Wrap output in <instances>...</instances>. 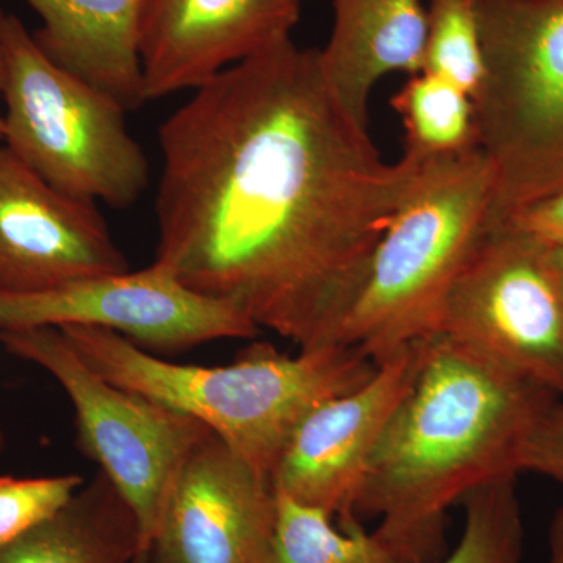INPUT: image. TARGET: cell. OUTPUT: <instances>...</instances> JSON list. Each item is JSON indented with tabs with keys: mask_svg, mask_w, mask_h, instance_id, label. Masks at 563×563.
<instances>
[{
	"mask_svg": "<svg viewBox=\"0 0 563 563\" xmlns=\"http://www.w3.org/2000/svg\"><path fill=\"white\" fill-rule=\"evenodd\" d=\"M158 146L155 262L301 350L332 344L429 162H384L291 38L192 91Z\"/></svg>",
	"mask_w": 563,
	"mask_h": 563,
	"instance_id": "obj_1",
	"label": "cell"
},
{
	"mask_svg": "<svg viewBox=\"0 0 563 563\" xmlns=\"http://www.w3.org/2000/svg\"><path fill=\"white\" fill-rule=\"evenodd\" d=\"M443 333L429 336L413 387L399 404L357 499V521L417 563H439L446 512L470 492L520 473L521 448L558 401Z\"/></svg>",
	"mask_w": 563,
	"mask_h": 563,
	"instance_id": "obj_2",
	"label": "cell"
},
{
	"mask_svg": "<svg viewBox=\"0 0 563 563\" xmlns=\"http://www.w3.org/2000/svg\"><path fill=\"white\" fill-rule=\"evenodd\" d=\"M58 329L103 379L202 422L269 481L306 415L354 390L376 369L361 352L340 344L285 355L257 343L231 365H180L106 329Z\"/></svg>",
	"mask_w": 563,
	"mask_h": 563,
	"instance_id": "obj_3",
	"label": "cell"
},
{
	"mask_svg": "<svg viewBox=\"0 0 563 563\" xmlns=\"http://www.w3.org/2000/svg\"><path fill=\"white\" fill-rule=\"evenodd\" d=\"M495 177L479 147L429 161L374 251L332 344L376 363L439 332L444 301L493 225Z\"/></svg>",
	"mask_w": 563,
	"mask_h": 563,
	"instance_id": "obj_4",
	"label": "cell"
},
{
	"mask_svg": "<svg viewBox=\"0 0 563 563\" xmlns=\"http://www.w3.org/2000/svg\"><path fill=\"white\" fill-rule=\"evenodd\" d=\"M3 146L70 198L129 209L150 185V162L128 109L52 60L13 14L3 24Z\"/></svg>",
	"mask_w": 563,
	"mask_h": 563,
	"instance_id": "obj_5",
	"label": "cell"
},
{
	"mask_svg": "<svg viewBox=\"0 0 563 563\" xmlns=\"http://www.w3.org/2000/svg\"><path fill=\"white\" fill-rule=\"evenodd\" d=\"M476 10L485 70L474 118L495 224L563 188V0H476Z\"/></svg>",
	"mask_w": 563,
	"mask_h": 563,
	"instance_id": "obj_6",
	"label": "cell"
},
{
	"mask_svg": "<svg viewBox=\"0 0 563 563\" xmlns=\"http://www.w3.org/2000/svg\"><path fill=\"white\" fill-rule=\"evenodd\" d=\"M0 343L62 385L76 412L81 450L131 507L146 554L180 466L210 429L103 379L58 328L0 331Z\"/></svg>",
	"mask_w": 563,
	"mask_h": 563,
	"instance_id": "obj_7",
	"label": "cell"
},
{
	"mask_svg": "<svg viewBox=\"0 0 563 563\" xmlns=\"http://www.w3.org/2000/svg\"><path fill=\"white\" fill-rule=\"evenodd\" d=\"M437 333L563 399V288L547 251L488 232L448 292Z\"/></svg>",
	"mask_w": 563,
	"mask_h": 563,
	"instance_id": "obj_8",
	"label": "cell"
},
{
	"mask_svg": "<svg viewBox=\"0 0 563 563\" xmlns=\"http://www.w3.org/2000/svg\"><path fill=\"white\" fill-rule=\"evenodd\" d=\"M87 325L140 347L184 351L217 340L255 339L261 329L229 303L191 290L162 263L31 295H0V331Z\"/></svg>",
	"mask_w": 563,
	"mask_h": 563,
	"instance_id": "obj_9",
	"label": "cell"
},
{
	"mask_svg": "<svg viewBox=\"0 0 563 563\" xmlns=\"http://www.w3.org/2000/svg\"><path fill=\"white\" fill-rule=\"evenodd\" d=\"M429 336L377 363L369 379L314 407L291 433L276 470L274 490L331 515L340 526L354 518L355 499L374 450L413 387Z\"/></svg>",
	"mask_w": 563,
	"mask_h": 563,
	"instance_id": "obj_10",
	"label": "cell"
},
{
	"mask_svg": "<svg viewBox=\"0 0 563 563\" xmlns=\"http://www.w3.org/2000/svg\"><path fill=\"white\" fill-rule=\"evenodd\" d=\"M273 483L209 431L172 485L150 563H266L276 531Z\"/></svg>",
	"mask_w": 563,
	"mask_h": 563,
	"instance_id": "obj_11",
	"label": "cell"
},
{
	"mask_svg": "<svg viewBox=\"0 0 563 563\" xmlns=\"http://www.w3.org/2000/svg\"><path fill=\"white\" fill-rule=\"evenodd\" d=\"M129 272L96 203L70 198L0 146V295Z\"/></svg>",
	"mask_w": 563,
	"mask_h": 563,
	"instance_id": "obj_12",
	"label": "cell"
},
{
	"mask_svg": "<svg viewBox=\"0 0 563 563\" xmlns=\"http://www.w3.org/2000/svg\"><path fill=\"white\" fill-rule=\"evenodd\" d=\"M299 16V0H140L144 99L198 90L290 38Z\"/></svg>",
	"mask_w": 563,
	"mask_h": 563,
	"instance_id": "obj_13",
	"label": "cell"
},
{
	"mask_svg": "<svg viewBox=\"0 0 563 563\" xmlns=\"http://www.w3.org/2000/svg\"><path fill=\"white\" fill-rule=\"evenodd\" d=\"M428 16L421 0H333V27L318 49L322 76L355 120L368 125L374 85L391 73H421Z\"/></svg>",
	"mask_w": 563,
	"mask_h": 563,
	"instance_id": "obj_14",
	"label": "cell"
},
{
	"mask_svg": "<svg viewBox=\"0 0 563 563\" xmlns=\"http://www.w3.org/2000/svg\"><path fill=\"white\" fill-rule=\"evenodd\" d=\"M41 49L128 110L146 102L139 52L140 0H27Z\"/></svg>",
	"mask_w": 563,
	"mask_h": 563,
	"instance_id": "obj_15",
	"label": "cell"
},
{
	"mask_svg": "<svg viewBox=\"0 0 563 563\" xmlns=\"http://www.w3.org/2000/svg\"><path fill=\"white\" fill-rule=\"evenodd\" d=\"M139 521L102 472L54 517L0 550V563H136Z\"/></svg>",
	"mask_w": 563,
	"mask_h": 563,
	"instance_id": "obj_16",
	"label": "cell"
},
{
	"mask_svg": "<svg viewBox=\"0 0 563 563\" xmlns=\"http://www.w3.org/2000/svg\"><path fill=\"white\" fill-rule=\"evenodd\" d=\"M406 129V155L418 161L454 157L477 147L473 98L437 74L410 76L391 98Z\"/></svg>",
	"mask_w": 563,
	"mask_h": 563,
	"instance_id": "obj_17",
	"label": "cell"
},
{
	"mask_svg": "<svg viewBox=\"0 0 563 563\" xmlns=\"http://www.w3.org/2000/svg\"><path fill=\"white\" fill-rule=\"evenodd\" d=\"M266 563L417 562L362 523L340 526L331 515L277 493L276 531Z\"/></svg>",
	"mask_w": 563,
	"mask_h": 563,
	"instance_id": "obj_18",
	"label": "cell"
},
{
	"mask_svg": "<svg viewBox=\"0 0 563 563\" xmlns=\"http://www.w3.org/2000/svg\"><path fill=\"white\" fill-rule=\"evenodd\" d=\"M465 525L457 544L439 563H520L525 525L517 477H503L461 501Z\"/></svg>",
	"mask_w": 563,
	"mask_h": 563,
	"instance_id": "obj_19",
	"label": "cell"
},
{
	"mask_svg": "<svg viewBox=\"0 0 563 563\" xmlns=\"http://www.w3.org/2000/svg\"><path fill=\"white\" fill-rule=\"evenodd\" d=\"M426 16L422 70L453 81L474 99L485 70L476 0H429Z\"/></svg>",
	"mask_w": 563,
	"mask_h": 563,
	"instance_id": "obj_20",
	"label": "cell"
},
{
	"mask_svg": "<svg viewBox=\"0 0 563 563\" xmlns=\"http://www.w3.org/2000/svg\"><path fill=\"white\" fill-rule=\"evenodd\" d=\"M84 484L80 474L0 476V550L54 517Z\"/></svg>",
	"mask_w": 563,
	"mask_h": 563,
	"instance_id": "obj_21",
	"label": "cell"
},
{
	"mask_svg": "<svg viewBox=\"0 0 563 563\" xmlns=\"http://www.w3.org/2000/svg\"><path fill=\"white\" fill-rule=\"evenodd\" d=\"M490 231L506 233L547 252L563 250V188L510 211Z\"/></svg>",
	"mask_w": 563,
	"mask_h": 563,
	"instance_id": "obj_22",
	"label": "cell"
},
{
	"mask_svg": "<svg viewBox=\"0 0 563 563\" xmlns=\"http://www.w3.org/2000/svg\"><path fill=\"white\" fill-rule=\"evenodd\" d=\"M532 472L563 484V399L548 407L521 448L520 473Z\"/></svg>",
	"mask_w": 563,
	"mask_h": 563,
	"instance_id": "obj_23",
	"label": "cell"
},
{
	"mask_svg": "<svg viewBox=\"0 0 563 563\" xmlns=\"http://www.w3.org/2000/svg\"><path fill=\"white\" fill-rule=\"evenodd\" d=\"M563 563V507L555 510L548 532V562Z\"/></svg>",
	"mask_w": 563,
	"mask_h": 563,
	"instance_id": "obj_24",
	"label": "cell"
},
{
	"mask_svg": "<svg viewBox=\"0 0 563 563\" xmlns=\"http://www.w3.org/2000/svg\"><path fill=\"white\" fill-rule=\"evenodd\" d=\"M7 13L0 10V141L3 139V110H2V85H3V24Z\"/></svg>",
	"mask_w": 563,
	"mask_h": 563,
	"instance_id": "obj_25",
	"label": "cell"
},
{
	"mask_svg": "<svg viewBox=\"0 0 563 563\" xmlns=\"http://www.w3.org/2000/svg\"><path fill=\"white\" fill-rule=\"evenodd\" d=\"M548 258H550L551 266H553L555 276L563 288V250L548 252Z\"/></svg>",
	"mask_w": 563,
	"mask_h": 563,
	"instance_id": "obj_26",
	"label": "cell"
},
{
	"mask_svg": "<svg viewBox=\"0 0 563 563\" xmlns=\"http://www.w3.org/2000/svg\"><path fill=\"white\" fill-rule=\"evenodd\" d=\"M3 444H5V435H3L2 429H0V453H2Z\"/></svg>",
	"mask_w": 563,
	"mask_h": 563,
	"instance_id": "obj_27",
	"label": "cell"
},
{
	"mask_svg": "<svg viewBox=\"0 0 563 563\" xmlns=\"http://www.w3.org/2000/svg\"><path fill=\"white\" fill-rule=\"evenodd\" d=\"M136 563H150V562H147L146 554H143V555H140V559H139V561H136Z\"/></svg>",
	"mask_w": 563,
	"mask_h": 563,
	"instance_id": "obj_28",
	"label": "cell"
}]
</instances>
